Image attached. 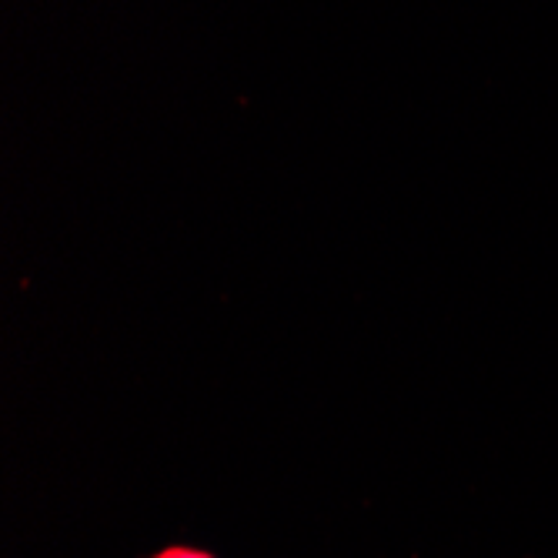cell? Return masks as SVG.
I'll return each instance as SVG.
<instances>
[{
    "mask_svg": "<svg viewBox=\"0 0 558 558\" xmlns=\"http://www.w3.org/2000/svg\"><path fill=\"white\" fill-rule=\"evenodd\" d=\"M144 558H221L218 551L211 548H201V545H187V542H171V545H161L158 551H150Z\"/></svg>",
    "mask_w": 558,
    "mask_h": 558,
    "instance_id": "6da1fadb",
    "label": "cell"
}]
</instances>
